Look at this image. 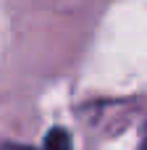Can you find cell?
Listing matches in <instances>:
<instances>
[{
  "instance_id": "cell-1",
  "label": "cell",
  "mask_w": 147,
  "mask_h": 150,
  "mask_svg": "<svg viewBox=\"0 0 147 150\" xmlns=\"http://www.w3.org/2000/svg\"><path fill=\"white\" fill-rule=\"evenodd\" d=\"M0 150H37V148H29V145H13V142H8V145H3ZM42 150H71V134H68L66 129H60V127L50 129V132H47V137H45Z\"/></svg>"
},
{
  "instance_id": "cell-2",
  "label": "cell",
  "mask_w": 147,
  "mask_h": 150,
  "mask_svg": "<svg viewBox=\"0 0 147 150\" xmlns=\"http://www.w3.org/2000/svg\"><path fill=\"white\" fill-rule=\"evenodd\" d=\"M145 150H147V140H145Z\"/></svg>"
}]
</instances>
